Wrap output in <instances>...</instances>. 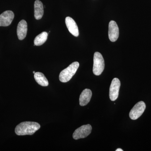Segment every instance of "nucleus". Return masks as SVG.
I'll return each mask as SVG.
<instances>
[{"mask_svg": "<svg viewBox=\"0 0 151 151\" xmlns=\"http://www.w3.org/2000/svg\"><path fill=\"white\" fill-rule=\"evenodd\" d=\"M123 150H122V149L119 148L118 149H117V150H116V151H123Z\"/></svg>", "mask_w": 151, "mask_h": 151, "instance_id": "2eb2a0df", "label": "nucleus"}, {"mask_svg": "<svg viewBox=\"0 0 151 151\" xmlns=\"http://www.w3.org/2000/svg\"><path fill=\"white\" fill-rule=\"evenodd\" d=\"M40 128V125L37 122H23L17 126L15 132L18 136L32 135L34 134Z\"/></svg>", "mask_w": 151, "mask_h": 151, "instance_id": "f257e3e1", "label": "nucleus"}, {"mask_svg": "<svg viewBox=\"0 0 151 151\" xmlns=\"http://www.w3.org/2000/svg\"><path fill=\"white\" fill-rule=\"evenodd\" d=\"M79 66V63L76 61L72 63L68 67L63 70L60 73V81L63 83L70 81L76 73Z\"/></svg>", "mask_w": 151, "mask_h": 151, "instance_id": "f03ea898", "label": "nucleus"}, {"mask_svg": "<svg viewBox=\"0 0 151 151\" xmlns=\"http://www.w3.org/2000/svg\"><path fill=\"white\" fill-rule=\"evenodd\" d=\"M27 23L24 20H22L19 23L17 28V34L19 40L24 39L27 34Z\"/></svg>", "mask_w": 151, "mask_h": 151, "instance_id": "9d476101", "label": "nucleus"}, {"mask_svg": "<svg viewBox=\"0 0 151 151\" xmlns=\"http://www.w3.org/2000/svg\"><path fill=\"white\" fill-rule=\"evenodd\" d=\"M108 37L109 39L112 42H115L119 37V30L118 25L116 22L111 21L109 24Z\"/></svg>", "mask_w": 151, "mask_h": 151, "instance_id": "0eeeda50", "label": "nucleus"}, {"mask_svg": "<svg viewBox=\"0 0 151 151\" xmlns=\"http://www.w3.org/2000/svg\"><path fill=\"white\" fill-rule=\"evenodd\" d=\"M65 24L69 32L74 36L77 37L79 35V31L77 24L72 18L69 17H66L65 19Z\"/></svg>", "mask_w": 151, "mask_h": 151, "instance_id": "1a4fd4ad", "label": "nucleus"}, {"mask_svg": "<svg viewBox=\"0 0 151 151\" xmlns=\"http://www.w3.org/2000/svg\"><path fill=\"white\" fill-rule=\"evenodd\" d=\"M120 86L121 82L119 78H113L111 82L109 92V97L111 101H115L118 98Z\"/></svg>", "mask_w": 151, "mask_h": 151, "instance_id": "423d86ee", "label": "nucleus"}, {"mask_svg": "<svg viewBox=\"0 0 151 151\" xmlns=\"http://www.w3.org/2000/svg\"><path fill=\"white\" fill-rule=\"evenodd\" d=\"M33 73H34V74H35V71H34L33 72Z\"/></svg>", "mask_w": 151, "mask_h": 151, "instance_id": "dca6fc26", "label": "nucleus"}, {"mask_svg": "<svg viewBox=\"0 0 151 151\" xmlns=\"http://www.w3.org/2000/svg\"><path fill=\"white\" fill-rule=\"evenodd\" d=\"M92 96L90 89H86L81 92L79 97V104L81 106H85L90 102Z\"/></svg>", "mask_w": 151, "mask_h": 151, "instance_id": "9b49d317", "label": "nucleus"}, {"mask_svg": "<svg viewBox=\"0 0 151 151\" xmlns=\"http://www.w3.org/2000/svg\"><path fill=\"white\" fill-rule=\"evenodd\" d=\"M44 14V8L42 2L39 0H36L34 3V16L37 20L42 18Z\"/></svg>", "mask_w": 151, "mask_h": 151, "instance_id": "f8f14e48", "label": "nucleus"}, {"mask_svg": "<svg viewBox=\"0 0 151 151\" xmlns=\"http://www.w3.org/2000/svg\"><path fill=\"white\" fill-rule=\"evenodd\" d=\"M92 129V127L89 124L83 125L74 131L73 137L75 140L86 138L90 134Z\"/></svg>", "mask_w": 151, "mask_h": 151, "instance_id": "39448f33", "label": "nucleus"}, {"mask_svg": "<svg viewBox=\"0 0 151 151\" xmlns=\"http://www.w3.org/2000/svg\"><path fill=\"white\" fill-rule=\"evenodd\" d=\"M146 109V105L143 101L138 102L134 106L129 113L130 119L137 120L142 115Z\"/></svg>", "mask_w": 151, "mask_h": 151, "instance_id": "20e7f679", "label": "nucleus"}, {"mask_svg": "<svg viewBox=\"0 0 151 151\" xmlns=\"http://www.w3.org/2000/svg\"><path fill=\"white\" fill-rule=\"evenodd\" d=\"M105 68V62L102 54L99 52H96L94 55V64H93V72L94 75H101Z\"/></svg>", "mask_w": 151, "mask_h": 151, "instance_id": "7ed1b4c3", "label": "nucleus"}, {"mask_svg": "<svg viewBox=\"0 0 151 151\" xmlns=\"http://www.w3.org/2000/svg\"><path fill=\"white\" fill-rule=\"evenodd\" d=\"M14 14L12 11H6L0 15V27L10 25L13 20Z\"/></svg>", "mask_w": 151, "mask_h": 151, "instance_id": "6e6552de", "label": "nucleus"}, {"mask_svg": "<svg viewBox=\"0 0 151 151\" xmlns=\"http://www.w3.org/2000/svg\"><path fill=\"white\" fill-rule=\"evenodd\" d=\"M34 78L36 81L43 86H47L49 84L48 81L44 74L40 72H35L34 74Z\"/></svg>", "mask_w": 151, "mask_h": 151, "instance_id": "ddd939ff", "label": "nucleus"}, {"mask_svg": "<svg viewBox=\"0 0 151 151\" xmlns=\"http://www.w3.org/2000/svg\"><path fill=\"white\" fill-rule=\"evenodd\" d=\"M48 33L46 32H43L36 37L34 40V45L36 46H40L46 41Z\"/></svg>", "mask_w": 151, "mask_h": 151, "instance_id": "4468645a", "label": "nucleus"}]
</instances>
